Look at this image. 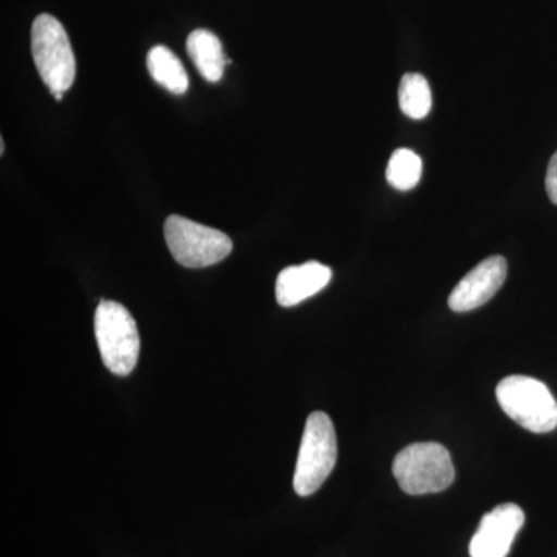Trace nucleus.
<instances>
[{"mask_svg":"<svg viewBox=\"0 0 557 557\" xmlns=\"http://www.w3.org/2000/svg\"><path fill=\"white\" fill-rule=\"evenodd\" d=\"M423 163L413 150L398 149L388 160L386 178L398 190H410L420 183Z\"/></svg>","mask_w":557,"mask_h":557,"instance_id":"13","label":"nucleus"},{"mask_svg":"<svg viewBox=\"0 0 557 557\" xmlns=\"http://www.w3.org/2000/svg\"><path fill=\"white\" fill-rule=\"evenodd\" d=\"M32 53L40 79L51 94H64L76 76V61L67 32L51 14H39L32 27Z\"/></svg>","mask_w":557,"mask_h":557,"instance_id":"5","label":"nucleus"},{"mask_svg":"<svg viewBox=\"0 0 557 557\" xmlns=\"http://www.w3.org/2000/svg\"><path fill=\"white\" fill-rule=\"evenodd\" d=\"M330 281H332V270L314 260L302 265L288 267L277 276V304L282 307L298 306L327 287Z\"/></svg>","mask_w":557,"mask_h":557,"instance_id":"9","label":"nucleus"},{"mask_svg":"<svg viewBox=\"0 0 557 557\" xmlns=\"http://www.w3.org/2000/svg\"><path fill=\"white\" fill-rule=\"evenodd\" d=\"M545 188H547L549 200L557 205V152L549 160Z\"/></svg>","mask_w":557,"mask_h":557,"instance_id":"14","label":"nucleus"},{"mask_svg":"<svg viewBox=\"0 0 557 557\" xmlns=\"http://www.w3.org/2000/svg\"><path fill=\"white\" fill-rule=\"evenodd\" d=\"M148 70L153 81L174 95H185L189 87L188 73L182 61L168 47L157 46L148 53Z\"/></svg>","mask_w":557,"mask_h":557,"instance_id":"11","label":"nucleus"},{"mask_svg":"<svg viewBox=\"0 0 557 557\" xmlns=\"http://www.w3.org/2000/svg\"><path fill=\"white\" fill-rule=\"evenodd\" d=\"M186 49L200 75L208 83H219L222 79L225 65L228 64L223 53L222 42L214 33L208 30H194L186 40Z\"/></svg>","mask_w":557,"mask_h":557,"instance_id":"10","label":"nucleus"},{"mask_svg":"<svg viewBox=\"0 0 557 557\" xmlns=\"http://www.w3.org/2000/svg\"><path fill=\"white\" fill-rule=\"evenodd\" d=\"M497 401L509 418L534 434H547L557 428V401L542 381L512 375L496 388Z\"/></svg>","mask_w":557,"mask_h":557,"instance_id":"4","label":"nucleus"},{"mask_svg":"<svg viewBox=\"0 0 557 557\" xmlns=\"http://www.w3.org/2000/svg\"><path fill=\"white\" fill-rule=\"evenodd\" d=\"M0 152H5V145H3V141L0 143Z\"/></svg>","mask_w":557,"mask_h":557,"instance_id":"15","label":"nucleus"},{"mask_svg":"<svg viewBox=\"0 0 557 557\" xmlns=\"http://www.w3.org/2000/svg\"><path fill=\"white\" fill-rule=\"evenodd\" d=\"M164 239L171 255L186 269L215 265L233 251V242L225 233L200 225L182 215H171L166 219Z\"/></svg>","mask_w":557,"mask_h":557,"instance_id":"6","label":"nucleus"},{"mask_svg":"<svg viewBox=\"0 0 557 557\" xmlns=\"http://www.w3.org/2000/svg\"><path fill=\"white\" fill-rule=\"evenodd\" d=\"M523 523H525V515L518 505H498L493 511L483 516L478 533L469 545V555L471 557H507Z\"/></svg>","mask_w":557,"mask_h":557,"instance_id":"7","label":"nucleus"},{"mask_svg":"<svg viewBox=\"0 0 557 557\" xmlns=\"http://www.w3.org/2000/svg\"><path fill=\"white\" fill-rule=\"evenodd\" d=\"M507 273V260L502 256H491L483 260L475 269L469 271L450 293V310L467 313L485 306L487 300L493 299L498 289L504 287Z\"/></svg>","mask_w":557,"mask_h":557,"instance_id":"8","label":"nucleus"},{"mask_svg":"<svg viewBox=\"0 0 557 557\" xmlns=\"http://www.w3.org/2000/svg\"><path fill=\"white\" fill-rule=\"evenodd\" d=\"M399 108L410 120L426 119L432 109V91L428 79L420 73L403 76L398 89Z\"/></svg>","mask_w":557,"mask_h":557,"instance_id":"12","label":"nucleus"},{"mask_svg":"<svg viewBox=\"0 0 557 557\" xmlns=\"http://www.w3.org/2000/svg\"><path fill=\"white\" fill-rule=\"evenodd\" d=\"M95 336L106 368L113 375H131L139 357V333L131 311L102 299L95 313Z\"/></svg>","mask_w":557,"mask_h":557,"instance_id":"2","label":"nucleus"},{"mask_svg":"<svg viewBox=\"0 0 557 557\" xmlns=\"http://www.w3.org/2000/svg\"><path fill=\"white\" fill-rule=\"evenodd\" d=\"M336 458H338V442H336L333 421L327 413H310L304 429L295 479H293L296 494L300 497H309L317 493L332 474Z\"/></svg>","mask_w":557,"mask_h":557,"instance_id":"3","label":"nucleus"},{"mask_svg":"<svg viewBox=\"0 0 557 557\" xmlns=\"http://www.w3.org/2000/svg\"><path fill=\"white\" fill-rule=\"evenodd\" d=\"M395 479L410 496L442 493L456 479L453 457L438 443H413L395 457Z\"/></svg>","mask_w":557,"mask_h":557,"instance_id":"1","label":"nucleus"}]
</instances>
